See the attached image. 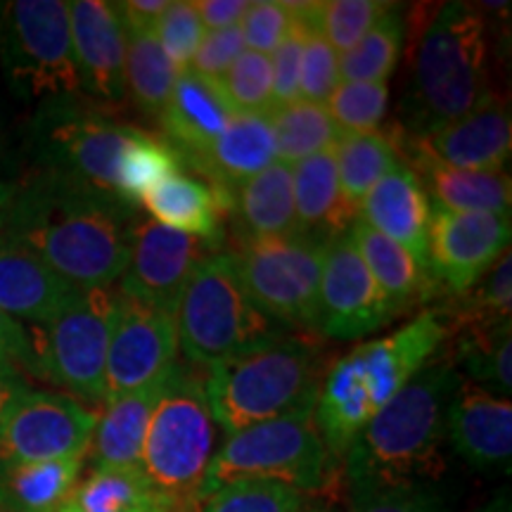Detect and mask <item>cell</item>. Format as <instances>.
Returning <instances> with one entry per match:
<instances>
[{
	"instance_id": "obj_14",
	"label": "cell",
	"mask_w": 512,
	"mask_h": 512,
	"mask_svg": "<svg viewBox=\"0 0 512 512\" xmlns=\"http://www.w3.org/2000/svg\"><path fill=\"white\" fill-rule=\"evenodd\" d=\"M176 356L174 313L119 292L107 349L105 403L162 380L176 366Z\"/></svg>"
},
{
	"instance_id": "obj_25",
	"label": "cell",
	"mask_w": 512,
	"mask_h": 512,
	"mask_svg": "<svg viewBox=\"0 0 512 512\" xmlns=\"http://www.w3.org/2000/svg\"><path fill=\"white\" fill-rule=\"evenodd\" d=\"M195 162L211 178L209 185L216 192L221 185H242L261 174L275 162V138L268 114L238 112Z\"/></svg>"
},
{
	"instance_id": "obj_52",
	"label": "cell",
	"mask_w": 512,
	"mask_h": 512,
	"mask_svg": "<svg viewBox=\"0 0 512 512\" xmlns=\"http://www.w3.org/2000/svg\"><path fill=\"white\" fill-rule=\"evenodd\" d=\"M31 344L27 332L15 318L0 311V361H29Z\"/></svg>"
},
{
	"instance_id": "obj_36",
	"label": "cell",
	"mask_w": 512,
	"mask_h": 512,
	"mask_svg": "<svg viewBox=\"0 0 512 512\" xmlns=\"http://www.w3.org/2000/svg\"><path fill=\"white\" fill-rule=\"evenodd\" d=\"M403 38L406 24L392 5L349 53L339 55V81L387 83L399 64Z\"/></svg>"
},
{
	"instance_id": "obj_47",
	"label": "cell",
	"mask_w": 512,
	"mask_h": 512,
	"mask_svg": "<svg viewBox=\"0 0 512 512\" xmlns=\"http://www.w3.org/2000/svg\"><path fill=\"white\" fill-rule=\"evenodd\" d=\"M242 53H245V41H242L240 27L207 31L188 69L204 79L221 81Z\"/></svg>"
},
{
	"instance_id": "obj_49",
	"label": "cell",
	"mask_w": 512,
	"mask_h": 512,
	"mask_svg": "<svg viewBox=\"0 0 512 512\" xmlns=\"http://www.w3.org/2000/svg\"><path fill=\"white\" fill-rule=\"evenodd\" d=\"M349 512H439L418 489H375V486H351Z\"/></svg>"
},
{
	"instance_id": "obj_18",
	"label": "cell",
	"mask_w": 512,
	"mask_h": 512,
	"mask_svg": "<svg viewBox=\"0 0 512 512\" xmlns=\"http://www.w3.org/2000/svg\"><path fill=\"white\" fill-rule=\"evenodd\" d=\"M69 29L81 88L98 98L119 100L124 95L126 27L117 5L102 0L69 3Z\"/></svg>"
},
{
	"instance_id": "obj_42",
	"label": "cell",
	"mask_w": 512,
	"mask_h": 512,
	"mask_svg": "<svg viewBox=\"0 0 512 512\" xmlns=\"http://www.w3.org/2000/svg\"><path fill=\"white\" fill-rule=\"evenodd\" d=\"M219 83L235 112L268 114L273 110L271 57L245 50Z\"/></svg>"
},
{
	"instance_id": "obj_4",
	"label": "cell",
	"mask_w": 512,
	"mask_h": 512,
	"mask_svg": "<svg viewBox=\"0 0 512 512\" xmlns=\"http://www.w3.org/2000/svg\"><path fill=\"white\" fill-rule=\"evenodd\" d=\"M320 389L316 351L271 335L209 368L204 394L223 432L235 434L297 413H311Z\"/></svg>"
},
{
	"instance_id": "obj_33",
	"label": "cell",
	"mask_w": 512,
	"mask_h": 512,
	"mask_svg": "<svg viewBox=\"0 0 512 512\" xmlns=\"http://www.w3.org/2000/svg\"><path fill=\"white\" fill-rule=\"evenodd\" d=\"M273 138H275V162L294 166L302 159H309L320 152L335 150L342 131L325 105L297 100L285 107H275L268 112Z\"/></svg>"
},
{
	"instance_id": "obj_17",
	"label": "cell",
	"mask_w": 512,
	"mask_h": 512,
	"mask_svg": "<svg viewBox=\"0 0 512 512\" xmlns=\"http://www.w3.org/2000/svg\"><path fill=\"white\" fill-rule=\"evenodd\" d=\"M510 233V216L458 214L432 207L427 271L451 292H467L510 252Z\"/></svg>"
},
{
	"instance_id": "obj_41",
	"label": "cell",
	"mask_w": 512,
	"mask_h": 512,
	"mask_svg": "<svg viewBox=\"0 0 512 512\" xmlns=\"http://www.w3.org/2000/svg\"><path fill=\"white\" fill-rule=\"evenodd\" d=\"M389 8L392 5L384 0H323L318 10V34L335 48L337 55H344Z\"/></svg>"
},
{
	"instance_id": "obj_53",
	"label": "cell",
	"mask_w": 512,
	"mask_h": 512,
	"mask_svg": "<svg viewBox=\"0 0 512 512\" xmlns=\"http://www.w3.org/2000/svg\"><path fill=\"white\" fill-rule=\"evenodd\" d=\"M22 387H24V384L19 382V377L15 373V368H12V363L0 361V413L5 411V406H8L12 396H15Z\"/></svg>"
},
{
	"instance_id": "obj_38",
	"label": "cell",
	"mask_w": 512,
	"mask_h": 512,
	"mask_svg": "<svg viewBox=\"0 0 512 512\" xmlns=\"http://www.w3.org/2000/svg\"><path fill=\"white\" fill-rule=\"evenodd\" d=\"M510 320L486 330H463L458 344V356L470 377L482 384H494L508 399L512 389V344Z\"/></svg>"
},
{
	"instance_id": "obj_13",
	"label": "cell",
	"mask_w": 512,
	"mask_h": 512,
	"mask_svg": "<svg viewBox=\"0 0 512 512\" xmlns=\"http://www.w3.org/2000/svg\"><path fill=\"white\" fill-rule=\"evenodd\" d=\"M98 415L67 394L22 387L0 413V463L86 456Z\"/></svg>"
},
{
	"instance_id": "obj_24",
	"label": "cell",
	"mask_w": 512,
	"mask_h": 512,
	"mask_svg": "<svg viewBox=\"0 0 512 512\" xmlns=\"http://www.w3.org/2000/svg\"><path fill=\"white\" fill-rule=\"evenodd\" d=\"M166 375L162 380L138 389V392L124 394L119 399L105 403L107 408L102 418H98L91 446H88L93 470H102V467H140L147 427H150L152 411H155L159 396L164 392Z\"/></svg>"
},
{
	"instance_id": "obj_48",
	"label": "cell",
	"mask_w": 512,
	"mask_h": 512,
	"mask_svg": "<svg viewBox=\"0 0 512 512\" xmlns=\"http://www.w3.org/2000/svg\"><path fill=\"white\" fill-rule=\"evenodd\" d=\"M306 36H309L306 31L292 27L285 41L271 55L273 110L299 100V69H302V50Z\"/></svg>"
},
{
	"instance_id": "obj_23",
	"label": "cell",
	"mask_w": 512,
	"mask_h": 512,
	"mask_svg": "<svg viewBox=\"0 0 512 512\" xmlns=\"http://www.w3.org/2000/svg\"><path fill=\"white\" fill-rule=\"evenodd\" d=\"M226 91L219 81L204 79L190 72L178 74L174 91L162 112V124L171 140L190 159H200L214 145V140L226 131L235 117Z\"/></svg>"
},
{
	"instance_id": "obj_22",
	"label": "cell",
	"mask_w": 512,
	"mask_h": 512,
	"mask_svg": "<svg viewBox=\"0 0 512 512\" xmlns=\"http://www.w3.org/2000/svg\"><path fill=\"white\" fill-rule=\"evenodd\" d=\"M79 287L57 275L31 249L0 238V311L48 325L74 299Z\"/></svg>"
},
{
	"instance_id": "obj_19",
	"label": "cell",
	"mask_w": 512,
	"mask_h": 512,
	"mask_svg": "<svg viewBox=\"0 0 512 512\" xmlns=\"http://www.w3.org/2000/svg\"><path fill=\"white\" fill-rule=\"evenodd\" d=\"M446 434L477 470H510L512 403L479 384L460 382L446 415Z\"/></svg>"
},
{
	"instance_id": "obj_46",
	"label": "cell",
	"mask_w": 512,
	"mask_h": 512,
	"mask_svg": "<svg viewBox=\"0 0 512 512\" xmlns=\"http://www.w3.org/2000/svg\"><path fill=\"white\" fill-rule=\"evenodd\" d=\"M290 29V12L278 0H256V3H249L245 17L240 22L245 50L266 57L275 53V48L285 41Z\"/></svg>"
},
{
	"instance_id": "obj_58",
	"label": "cell",
	"mask_w": 512,
	"mask_h": 512,
	"mask_svg": "<svg viewBox=\"0 0 512 512\" xmlns=\"http://www.w3.org/2000/svg\"><path fill=\"white\" fill-rule=\"evenodd\" d=\"M3 363H5V361H3Z\"/></svg>"
},
{
	"instance_id": "obj_11",
	"label": "cell",
	"mask_w": 512,
	"mask_h": 512,
	"mask_svg": "<svg viewBox=\"0 0 512 512\" xmlns=\"http://www.w3.org/2000/svg\"><path fill=\"white\" fill-rule=\"evenodd\" d=\"M34 128L43 174L76 188L114 195L121 152L138 128L81 110L64 98L50 102Z\"/></svg>"
},
{
	"instance_id": "obj_34",
	"label": "cell",
	"mask_w": 512,
	"mask_h": 512,
	"mask_svg": "<svg viewBox=\"0 0 512 512\" xmlns=\"http://www.w3.org/2000/svg\"><path fill=\"white\" fill-rule=\"evenodd\" d=\"M339 195L349 214H358L363 197L382 176L399 166L392 140L382 133H354L342 136L335 147Z\"/></svg>"
},
{
	"instance_id": "obj_31",
	"label": "cell",
	"mask_w": 512,
	"mask_h": 512,
	"mask_svg": "<svg viewBox=\"0 0 512 512\" xmlns=\"http://www.w3.org/2000/svg\"><path fill=\"white\" fill-rule=\"evenodd\" d=\"M349 233L394 316L418 302L425 294L427 271L413 259V254L358 219Z\"/></svg>"
},
{
	"instance_id": "obj_15",
	"label": "cell",
	"mask_w": 512,
	"mask_h": 512,
	"mask_svg": "<svg viewBox=\"0 0 512 512\" xmlns=\"http://www.w3.org/2000/svg\"><path fill=\"white\" fill-rule=\"evenodd\" d=\"M219 254V245L181 233L157 221H136L131 233L121 292L155 309L176 311L178 299L204 261Z\"/></svg>"
},
{
	"instance_id": "obj_10",
	"label": "cell",
	"mask_w": 512,
	"mask_h": 512,
	"mask_svg": "<svg viewBox=\"0 0 512 512\" xmlns=\"http://www.w3.org/2000/svg\"><path fill=\"white\" fill-rule=\"evenodd\" d=\"M325 242L309 235L245 240L233 259L249 302L266 320L313 328Z\"/></svg>"
},
{
	"instance_id": "obj_20",
	"label": "cell",
	"mask_w": 512,
	"mask_h": 512,
	"mask_svg": "<svg viewBox=\"0 0 512 512\" xmlns=\"http://www.w3.org/2000/svg\"><path fill=\"white\" fill-rule=\"evenodd\" d=\"M418 155L465 171H503L512 150L508 105L491 100L467 117L422 133Z\"/></svg>"
},
{
	"instance_id": "obj_45",
	"label": "cell",
	"mask_w": 512,
	"mask_h": 512,
	"mask_svg": "<svg viewBox=\"0 0 512 512\" xmlns=\"http://www.w3.org/2000/svg\"><path fill=\"white\" fill-rule=\"evenodd\" d=\"M339 55L323 36L309 34L302 50L299 69V100L325 105L339 86Z\"/></svg>"
},
{
	"instance_id": "obj_30",
	"label": "cell",
	"mask_w": 512,
	"mask_h": 512,
	"mask_svg": "<svg viewBox=\"0 0 512 512\" xmlns=\"http://www.w3.org/2000/svg\"><path fill=\"white\" fill-rule=\"evenodd\" d=\"M83 458L3 465L0 505L12 512H60L79 486Z\"/></svg>"
},
{
	"instance_id": "obj_8",
	"label": "cell",
	"mask_w": 512,
	"mask_h": 512,
	"mask_svg": "<svg viewBox=\"0 0 512 512\" xmlns=\"http://www.w3.org/2000/svg\"><path fill=\"white\" fill-rule=\"evenodd\" d=\"M178 351L195 366L211 368L271 337L268 320L249 302L230 254H214L192 273L178 299Z\"/></svg>"
},
{
	"instance_id": "obj_43",
	"label": "cell",
	"mask_w": 512,
	"mask_h": 512,
	"mask_svg": "<svg viewBox=\"0 0 512 512\" xmlns=\"http://www.w3.org/2000/svg\"><path fill=\"white\" fill-rule=\"evenodd\" d=\"M467 297L465 330H486L510 320L512 306V256L505 252Z\"/></svg>"
},
{
	"instance_id": "obj_40",
	"label": "cell",
	"mask_w": 512,
	"mask_h": 512,
	"mask_svg": "<svg viewBox=\"0 0 512 512\" xmlns=\"http://www.w3.org/2000/svg\"><path fill=\"white\" fill-rule=\"evenodd\" d=\"M389 107L387 83H356L342 81L325 102L342 136L354 133H377Z\"/></svg>"
},
{
	"instance_id": "obj_7",
	"label": "cell",
	"mask_w": 512,
	"mask_h": 512,
	"mask_svg": "<svg viewBox=\"0 0 512 512\" xmlns=\"http://www.w3.org/2000/svg\"><path fill=\"white\" fill-rule=\"evenodd\" d=\"M330 458L313 411L261 422L230 434L214 453L200 489V503L240 479L285 484L313 494L328 482Z\"/></svg>"
},
{
	"instance_id": "obj_5",
	"label": "cell",
	"mask_w": 512,
	"mask_h": 512,
	"mask_svg": "<svg viewBox=\"0 0 512 512\" xmlns=\"http://www.w3.org/2000/svg\"><path fill=\"white\" fill-rule=\"evenodd\" d=\"M491 100L486 19L470 5L448 3L427 24L415 48L411 126L422 136L477 112Z\"/></svg>"
},
{
	"instance_id": "obj_1",
	"label": "cell",
	"mask_w": 512,
	"mask_h": 512,
	"mask_svg": "<svg viewBox=\"0 0 512 512\" xmlns=\"http://www.w3.org/2000/svg\"><path fill=\"white\" fill-rule=\"evenodd\" d=\"M136 221L119 197L46 174L12 195L5 216L8 240L31 249L79 290H105L121 280Z\"/></svg>"
},
{
	"instance_id": "obj_57",
	"label": "cell",
	"mask_w": 512,
	"mask_h": 512,
	"mask_svg": "<svg viewBox=\"0 0 512 512\" xmlns=\"http://www.w3.org/2000/svg\"><path fill=\"white\" fill-rule=\"evenodd\" d=\"M0 512H12V510H8V508H3V505H0Z\"/></svg>"
},
{
	"instance_id": "obj_32",
	"label": "cell",
	"mask_w": 512,
	"mask_h": 512,
	"mask_svg": "<svg viewBox=\"0 0 512 512\" xmlns=\"http://www.w3.org/2000/svg\"><path fill=\"white\" fill-rule=\"evenodd\" d=\"M67 505L79 512H176L140 467L93 470Z\"/></svg>"
},
{
	"instance_id": "obj_44",
	"label": "cell",
	"mask_w": 512,
	"mask_h": 512,
	"mask_svg": "<svg viewBox=\"0 0 512 512\" xmlns=\"http://www.w3.org/2000/svg\"><path fill=\"white\" fill-rule=\"evenodd\" d=\"M152 34L157 36L159 46H162L171 64L178 72H185L197 48L202 46L207 31H204L202 19L197 15L195 0H171V5L166 8Z\"/></svg>"
},
{
	"instance_id": "obj_39",
	"label": "cell",
	"mask_w": 512,
	"mask_h": 512,
	"mask_svg": "<svg viewBox=\"0 0 512 512\" xmlns=\"http://www.w3.org/2000/svg\"><path fill=\"white\" fill-rule=\"evenodd\" d=\"M195 512H318L309 508L306 494L285 484L240 479L211 494Z\"/></svg>"
},
{
	"instance_id": "obj_9",
	"label": "cell",
	"mask_w": 512,
	"mask_h": 512,
	"mask_svg": "<svg viewBox=\"0 0 512 512\" xmlns=\"http://www.w3.org/2000/svg\"><path fill=\"white\" fill-rule=\"evenodd\" d=\"M0 62L10 88L24 100H60L81 91L69 3H0Z\"/></svg>"
},
{
	"instance_id": "obj_54",
	"label": "cell",
	"mask_w": 512,
	"mask_h": 512,
	"mask_svg": "<svg viewBox=\"0 0 512 512\" xmlns=\"http://www.w3.org/2000/svg\"><path fill=\"white\" fill-rule=\"evenodd\" d=\"M12 195H15V190L0 185V230L5 228V216H8V207H10Z\"/></svg>"
},
{
	"instance_id": "obj_26",
	"label": "cell",
	"mask_w": 512,
	"mask_h": 512,
	"mask_svg": "<svg viewBox=\"0 0 512 512\" xmlns=\"http://www.w3.org/2000/svg\"><path fill=\"white\" fill-rule=\"evenodd\" d=\"M415 169V176L425 178L420 183L427 188V197L432 195V207L458 214L510 216L512 183L503 171L453 169L422 155L415 157Z\"/></svg>"
},
{
	"instance_id": "obj_56",
	"label": "cell",
	"mask_w": 512,
	"mask_h": 512,
	"mask_svg": "<svg viewBox=\"0 0 512 512\" xmlns=\"http://www.w3.org/2000/svg\"><path fill=\"white\" fill-rule=\"evenodd\" d=\"M60 512H79V510H74V508H72V505H64V508H62Z\"/></svg>"
},
{
	"instance_id": "obj_2",
	"label": "cell",
	"mask_w": 512,
	"mask_h": 512,
	"mask_svg": "<svg viewBox=\"0 0 512 512\" xmlns=\"http://www.w3.org/2000/svg\"><path fill=\"white\" fill-rule=\"evenodd\" d=\"M460 377L444 358L430 361L394 396L349 448L351 486L418 489L446 472L441 446Z\"/></svg>"
},
{
	"instance_id": "obj_35",
	"label": "cell",
	"mask_w": 512,
	"mask_h": 512,
	"mask_svg": "<svg viewBox=\"0 0 512 512\" xmlns=\"http://www.w3.org/2000/svg\"><path fill=\"white\" fill-rule=\"evenodd\" d=\"M126 36L124 88L140 110L162 117L181 72L166 57L152 31H126Z\"/></svg>"
},
{
	"instance_id": "obj_16",
	"label": "cell",
	"mask_w": 512,
	"mask_h": 512,
	"mask_svg": "<svg viewBox=\"0 0 512 512\" xmlns=\"http://www.w3.org/2000/svg\"><path fill=\"white\" fill-rule=\"evenodd\" d=\"M392 318L394 313L363 264L349 230L325 242L313 328L332 339H358L380 330Z\"/></svg>"
},
{
	"instance_id": "obj_28",
	"label": "cell",
	"mask_w": 512,
	"mask_h": 512,
	"mask_svg": "<svg viewBox=\"0 0 512 512\" xmlns=\"http://www.w3.org/2000/svg\"><path fill=\"white\" fill-rule=\"evenodd\" d=\"M294 209L299 235L328 242L347 226L351 214L339 195L335 150L320 152L292 166Z\"/></svg>"
},
{
	"instance_id": "obj_12",
	"label": "cell",
	"mask_w": 512,
	"mask_h": 512,
	"mask_svg": "<svg viewBox=\"0 0 512 512\" xmlns=\"http://www.w3.org/2000/svg\"><path fill=\"white\" fill-rule=\"evenodd\" d=\"M117 309V294L79 290L46 325L41 368L57 387L93 403H105L107 349Z\"/></svg>"
},
{
	"instance_id": "obj_55",
	"label": "cell",
	"mask_w": 512,
	"mask_h": 512,
	"mask_svg": "<svg viewBox=\"0 0 512 512\" xmlns=\"http://www.w3.org/2000/svg\"><path fill=\"white\" fill-rule=\"evenodd\" d=\"M482 512H508V508H501V505H491V508L489 510H482Z\"/></svg>"
},
{
	"instance_id": "obj_3",
	"label": "cell",
	"mask_w": 512,
	"mask_h": 512,
	"mask_svg": "<svg viewBox=\"0 0 512 512\" xmlns=\"http://www.w3.org/2000/svg\"><path fill=\"white\" fill-rule=\"evenodd\" d=\"M444 339L439 313H422L392 335L339 358L320 382L313 406V422L330 456H347L358 434L432 361Z\"/></svg>"
},
{
	"instance_id": "obj_21",
	"label": "cell",
	"mask_w": 512,
	"mask_h": 512,
	"mask_svg": "<svg viewBox=\"0 0 512 512\" xmlns=\"http://www.w3.org/2000/svg\"><path fill=\"white\" fill-rule=\"evenodd\" d=\"M358 216L366 226L401 245L427 271V235H430L432 202L420 178L408 166H394L363 197Z\"/></svg>"
},
{
	"instance_id": "obj_6",
	"label": "cell",
	"mask_w": 512,
	"mask_h": 512,
	"mask_svg": "<svg viewBox=\"0 0 512 512\" xmlns=\"http://www.w3.org/2000/svg\"><path fill=\"white\" fill-rule=\"evenodd\" d=\"M216 420L204 382L176 363L152 411L140 470L176 512H195L211 458L216 453Z\"/></svg>"
},
{
	"instance_id": "obj_29",
	"label": "cell",
	"mask_w": 512,
	"mask_h": 512,
	"mask_svg": "<svg viewBox=\"0 0 512 512\" xmlns=\"http://www.w3.org/2000/svg\"><path fill=\"white\" fill-rule=\"evenodd\" d=\"M143 204L162 226L221 245V207L228 202L209 183L174 174L147 192Z\"/></svg>"
},
{
	"instance_id": "obj_27",
	"label": "cell",
	"mask_w": 512,
	"mask_h": 512,
	"mask_svg": "<svg viewBox=\"0 0 512 512\" xmlns=\"http://www.w3.org/2000/svg\"><path fill=\"white\" fill-rule=\"evenodd\" d=\"M233 207L247 235L245 240L299 235L292 166L273 162L261 174L238 185Z\"/></svg>"
},
{
	"instance_id": "obj_37",
	"label": "cell",
	"mask_w": 512,
	"mask_h": 512,
	"mask_svg": "<svg viewBox=\"0 0 512 512\" xmlns=\"http://www.w3.org/2000/svg\"><path fill=\"white\" fill-rule=\"evenodd\" d=\"M174 174H178L176 152L138 128L121 152L114 195L133 209L155 185Z\"/></svg>"
},
{
	"instance_id": "obj_50",
	"label": "cell",
	"mask_w": 512,
	"mask_h": 512,
	"mask_svg": "<svg viewBox=\"0 0 512 512\" xmlns=\"http://www.w3.org/2000/svg\"><path fill=\"white\" fill-rule=\"evenodd\" d=\"M195 5L204 31L240 27L242 17L249 8L247 0H195Z\"/></svg>"
},
{
	"instance_id": "obj_51",
	"label": "cell",
	"mask_w": 512,
	"mask_h": 512,
	"mask_svg": "<svg viewBox=\"0 0 512 512\" xmlns=\"http://www.w3.org/2000/svg\"><path fill=\"white\" fill-rule=\"evenodd\" d=\"M114 5H117V12L126 31H155L157 22L171 5V0H126V3Z\"/></svg>"
}]
</instances>
